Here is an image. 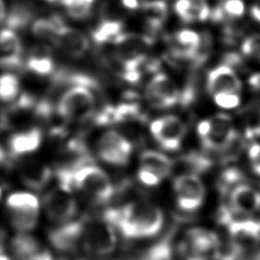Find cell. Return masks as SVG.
<instances>
[{"mask_svg":"<svg viewBox=\"0 0 260 260\" xmlns=\"http://www.w3.org/2000/svg\"><path fill=\"white\" fill-rule=\"evenodd\" d=\"M103 219L128 239L155 236L161 229V210L149 202H132L120 208H110L103 213Z\"/></svg>","mask_w":260,"mask_h":260,"instance_id":"obj_1","label":"cell"},{"mask_svg":"<svg viewBox=\"0 0 260 260\" xmlns=\"http://www.w3.org/2000/svg\"><path fill=\"white\" fill-rule=\"evenodd\" d=\"M94 108L95 100L90 89L84 86H72L60 99L57 114L65 121L84 122L92 119L95 114Z\"/></svg>","mask_w":260,"mask_h":260,"instance_id":"obj_2","label":"cell"},{"mask_svg":"<svg viewBox=\"0 0 260 260\" xmlns=\"http://www.w3.org/2000/svg\"><path fill=\"white\" fill-rule=\"evenodd\" d=\"M75 189L86 193L96 203H106L114 195L115 189L107 174L93 164L85 165L74 173Z\"/></svg>","mask_w":260,"mask_h":260,"instance_id":"obj_3","label":"cell"},{"mask_svg":"<svg viewBox=\"0 0 260 260\" xmlns=\"http://www.w3.org/2000/svg\"><path fill=\"white\" fill-rule=\"evenodd\" d=\"M117 246L114 226L105 219L83 218L82 248L95 255H109Z\"/></svg>","mask_w":260,"mask_h":260,"instance_id":"obj_4","label":"cell"},{"mask_svg":"<svg viewBox=\"0 0 260 260\" xmlns=\"http://www.w3.org/2000/svg\"><path fill=\"white\" fill-rule=\"evenodd\" d=\"M173 186L177 194V204L181 209L195 211L203 203L205 187L197 175H180L174 180Z\"/></svg>","mask_w":260,"mask_h":260,"instance_id":"obj_5","label":"cell"},{"mask_svg":"<svg viewBox=\"0 0 260 260\" xmlns=\"http://www.w3.org/2000/svg\"><path fill=\"white\" fill-rule=\"evenodd\" d=\"M132 152L130 141L121 133L106 131L98 141V154L102 160L114 166H124Z\"/></svg>","mask_w":260,"mask_h":260,"instance_id":"obj_6","label":"cell"},{"mask_svg":"<svg viewBox=\"0 0 260 260\" xmlns=\"http://www.w3.org/2000/svg\"><path fill=\"white\" fill-rule=\"evenodd\" d=\"M150 132L153 138L166 150H177L186 133L184 123L174 115H167L150 123Z\"/></svg>","mask_w":260,"mask_h":260,"instance_id":"obj_7","label":"cell"},{"mask_svg":"<svg viewBox=\"0 0 260 260\" xmlns=\"http://www.w3.org/2000/svg\"><path fill=\"white\" fill-rule=\"evenodd\" d=\"M72 192L57 187L50 191L44 199V206L47 216L54 221H68L77 212V204L72 197Z\"/></svg>","mask_w":260,"mask_h":260,"instance_id":"obj_8","label":"cell"},{"mask_svg":"<svg viewBox=\"0 0 260 260\" xmlns=\"http://www.w3.org/2000/svg\"><path fill=\"white\" fill-rule=\"evenodd\" d=\"M145 95L154 108L167 109L179 103L180 91L167 75L158 73L147 84Z\"/></svg>","mask_w":260,"mask_h":260,"instance_id":"obj_9","label":"cell"},{"mask_svg":"<svg viewBox=\"0 0 260 260\" xmlns=\"http://www.w3.org/2000/svg\"><path fill=\"white\" fill-rule=\"evenodd\" d=\"M210 132L202 138V144L207 149L225 150L237 139L238 134L233 128L231 118L225 114H217L210 119Z\"/></svg>","mask_w":260,"mask_h":260,"instance_id":"obj_10","label":"cell"},{"mask_svg":"<svg viewBox=\"0 0 260 260\" xmlns=\"http://www.w3.org/2000/svg\"><path fill=\"white\" fill-rule=\"evenodd\" d=\"M83 218L69 221L58 229L53 230L49 235L51 244L60 252L71 253L82 247Z\"/></svg>","mask_w":260,"mask_h":260,"instance_id":"obj_11","label":"cell"},{"mask_svg":"<svg viewBox=\"0 0 260 260\" xmlns=\"http://www.w3.org/2000/svg\"><path fill=\"white\" fill-rule=\"evenodd\" d=\"M206 87L211 94L218 92L238 93L242 88V82L232 67L222 64L209 71Z\"/></svg>","mask_w":260,"mask_h":260,"instance_id":"obj_12","label":"cell"},{"mask_svg":"<svg viewBox=\"0 0 260 260\" xmlns=\"http://www.w3.org/2000/svg\"><path fill=\"white\" fill-rule=\"evenodd\" d=\"M230 207L234 213H254L260 209V193L251 186L238 185L231 192Z\"/></svg>","mask_w":260,"mask_h":260,"instance_id":"obj_13","label":"cell"},{"mask_svg":"<svg viewBox=\"0 0 260 260\" xmlns=\"http://www.w3.org/2000/svg\"><path fill=\"white\" fill-rule=\"evenodd\" d=\"M55 45L73 58L84 56L89 49V41L86 36L82 31L67 25L59 30Z\"/></svg>","mask_w":260,"mask_h":260,"instance_id":"obj_14","label":"cell"},{"mask_svg":"<svg viewBox=\"0 0 260 260\" xmlns=\"http://www.w3.org/2000/svg\"><path fill=\"white\" fill-rule=\"evenodd\" d=\"M20 176L23 183L30 189L41 190L52 178L50 167L36 160H27L20 164Z\"/></svg>","mask_w":260,"mask_h":260,"instance_id":"obj_15","label":"cell"},{"mask_svg":"<svg viewBox=\"0 0 260 260\" xmlns=\"http://www.w3.org/2000/svg\"><path fill=\"white\" fill-rule=\"evenodd\" d=\"M42 131L39 128H31L24 132L13 134L9 138V150L12 156H20L37 150L41 144Z\"/></svg>","mask_w":260,"mask_h":260,"instance_id":"obj_16","label":"cell"},{"mask_svg":"<svg viewBox=\"0 0 260 260\" xmlns=\"http://www.w3.org/2000/svg\"><path fill=\"white\" fill-rule=\"evenodd\" d=\"M189 246L194 253L193 256H199L215 249L219 237L212 232L203 229H192L188 233Z\"/></svg>","mask_w":260,"mask_h":260,"instance_id":"obj_17","label":"cell"},{"mask_svg":"<svg viewBox=\"0 0 260 260\" xmlns=\"http://www.w3.org/2000/svg\"><path fill=\"white\" fill-rule=\"evenodd\" d=\"M140 167L157 174L162 179L168 177L173 169L174 162L164 153L154 150H145L139 156Z\"/></svg>","mask_w":260,"mask_h":260,"instance_id":"obj_18","label":"cell"},{"mask_svg":"<svg viewBox=\"0 0 260 260\" xmlns=\"http://www.w3.org/2000/svg\"><path fill=\"white\" fill-rule=\"evenodd\" d=\"M230 237L236 242H254L260 239V221L235 220L226 224Z\"/></svg>","mask_w":260,"mask_h":260,"instance_id":"obj_19","label":"cell"},{"mask_svg":"<svg viewBox=\"0 0 260 260\" xmlns=\"http://www.w3.org/2000/svg\"><path fill=\"white\" fill-rule=\"evenodd\" d=\"M63 18L59 15H53L51 18H39L31 24V31L35 37L41 40L56 44L59 30L65 26Z\"/></svg>","mask_w":260,"mask_h":260,"instance_id":"obj_20","label":"cell"},{"mask_svg":"<svg viewBox=\"0 0 260 260\" xmlns=\"http://www.w3.org/2000/svg\"><path fill=\"white\" fill-rule=\"evenodd\" d=\"M32 17L34 11L30 6L24 3H16L11 7L4 21L6 28L11 30H19L24 29L31 21Z\"/></svg>","mask_w":260,"mask_h":260,"instance_id":"obj_21","label":"cell"},{"mask_svg":"<svg viewBox=\"0 0 260 260\" xmlns=\"http://www.w3.org/2000/svg\"><path fill=\"white\" fill-rule=\"evenodd\" d=\"M11 250L16 260H26L41 251L39 242L31 236L19 234L11 241Z\"/></svg>","mask_w":260,"mask_h":260,"instance_id":"obj_22","label":"cell"},{"mask_svg":"<svg viewBox=\"0 0 260 260\" xmlns=\"http://www.w3.org/2000/svg\"><path fill=\"white\" fill-rule=\"evenodd\" d=\"M10 211V220L16 230L26 232L36 226L39 216V208H23Z\"/></svg>","mask_w":260,"mask_h":260,"instance_id":"obj_23","label":"cell"},{"mask_svg":"<svg viewBox=\"0 0 260 260\" xmlns=\"http://www.w3.org/2000/svg\"><path fill=\"white\" fill-rule=\"evenodd\" d=\"M123 23L119 20H103L94 29L91 30V39L96 44H104L113 41L121 34Z\"/></svg>","mask_w":260,"mask_h":260,"instance_id":"obj_24","label":"cell"},{"mask_svg":"<svg viewBox=\"0 0 260 260\" xmlns=\"http://www.w3.org/2000/svg\"><path fill=\"white\" fill-rule=\"evenodd\" d=\"M243 254V246L234 239L222 240L219 238L218 243L213 250L215 260H239Z\"/></svg>","mask_w":260,"mask_h":260,"instance_id":"obj_25","label":"cell"},{"mask_svg":"<svg viewBox=\"0 0 260 260\" xmlns=\"http://www.w3.org/2000/svg\"><path fill=\"white\" fill-rule=\"evenodd\" d=\"M19 92V81L16 75L5 73L0 75V101L14 102Z\"/></svg>","mask_w":260,"mask_h":260,"instance_id":"obj_26","label":"cell"},{"mask_svg":"<svg viewBox=\"0 0 260 260\" xmlns=\"http://www.w3.org/2000/svg\"><path fill=\"white\" fill-rule=\"evenodd\" d=\"M173 246L169 239H164L146 250L140 260H172Z\"/></svg>","mask_w":260,"mask_h":260,"instance_id":"obj_27","label":"cell"},{"mask_svg":"<svg viewBox=\"0 0 260 260\" xmlns=\"http://www.w3.org/2000/svg\"><path fill=\"white\" fill-rule=\"evenodd\" d=\"M6 205L10 210L23 208H39V199L27 192H16L8 196Z\"/></svg>","mask_w":260,"mask_h":260,"instance_id":"obj_28","label":"cell"},{"mask_svg":"<svg viewBox=\"0 0 260 260\" xmlns=\"http://www.w3.org/2000/svg\"><path fill=\"white\" fill-rule=\"evenodd\" d=\"M179 165H184L187 171H189L188 174H193L196 175L198 173H202L207 171L212 162L208 157H205L204 155L198 154V153H191L183 156Z\"/></svg>","mask_w":260,"mask_h":260,"instance_id":"obj_29","label":"cell"},{"mask_svg":"<svg viewBox=\"0 0 260 260\" xmlns=\"http://www.w3.org/2000/svg\"><path fill=\"white\" fill-rule=\"evenodd\" d=\"M0 50L6 55L22 54V45L18 36L9 28H4L0 31Z\"/></svg>","mask_w":260,"mask_h":260,"instance_id":"obj_30","label":"cell"},{"mask_svg":"<svg viewBox=\"0 0 260 260\" xmlns=\"http://www.w3.org/2000/svg\"><path fill=\"white\" fill-rule=\"evenodd\" d=\"M26 70L37 75H52L55 71V64L51 57H32L26 59Z\"/></svg>","mask_w":260,"mask_h":260,"instance_id":"obj_31","label":"cell"},{"mask_svg":"<svg viewBox=\"0 0 260 260\" xmlns=\"http://www.w3.org/2000/svg\"><path fill=\"white\" fill-rule=\"evenodd\" d=\"M210 14L211 10L206 0H190V8L183 21L187 23L195 20L204 21L210 17Z\"/></svg>","mask_w":260,"mask_h":260,"instance_id":"obj_32","label":"cell"},{"mask_svg":"<svg viewBox=\"0 0 260 260\" xmlns=\"http://www.w3.org/2000/svg\"><path fill=\"white\" fill-rule=\"evenodd\" d=\"M116 108V123L139 119L140 108L135 103H123Z\"/></svg>","mask_w":260,"mask_h":260,"instance_id":"obj_33","label":"cell"},{"mask_svg":"<svg viewBox=\"0 0 260 260\" xmlns=\"http://www.w3.org/2000/svg\"><path fill=\"white\" fill-rule=\"evenodd\" d=\"M0 68L9 71L23 72L26 70V60L21 55L11 54L0 57Z\"/></svg>","mask_w":260,"mask_h":260,"instance_id":"obj_34","label":"cell"},{"mask_svg":"<svg viewBox=\"0 0 260 260\" xmlns=\"http://www.w3.org/2000/svg\"><path fill=\"white\" fill-rule=\"evenodd\" d=\"M142 9L149 14L148 18H156L165 21L167 17V4L162 0L146 1L142 4Z\"/></svg>","mask_w":260,"mask_h":260,"instance_id":"obj_35","label":"cell"},{"mask_svg":"<svg viewBox=\"0 0 260 260\" xmlns=\"http://www.w3.org/2000/svg\"><path fill=\"white\" fill-rule=\"evenodd\" d=\"M175 39L179 46L186 48H199L201 42V36L191 29H182L178 31Z\"/></svg>","mask_w":260,"mask_h":260,"instance_id":"obj_36","label":"cell"},{"mask_svg":"<svg viewBox=\"0 0 260 260\" xmlns=\"http://www.w3.org/2000/svg\"><path fill=\"white\" fill-rule=\"evenodd\" d=\"M215 104L222 109H235L240 105L241 99L238 93L234 92H218L213 94Z\"/></svg>","mask_w":260,"mask_h":260,"instance_id":"obj_37","label":"cell"},{"mask_svg":"<svg viewBox=\"0 0 260 260\" xmlns=\"http://www.w3.org/2000/svg\"><path fill=\"white\" fill-rule=\"evenodd\" d=\"M242 53L260 60V34H256L247 38L241 47Z\"/></svg>","mask_w":260,"mask_h":260,"instance_id":"obj_38","label":"cell"},{"mask_svg":"<svg viewBox=\"0 0 260 260\" xmlns=\"http://www.w3.org/2000/svg\"><path fill=\"white\" fill-rule=\"evenodd\" d=\"M67 14L74 19H85L90 15L91 5L84 4L78 0H76L73 4L66 7Z\"/></svg>","mask_w":260,"mask_h":260,"instance_id":"obj_39","label":"cell"},{"mask_svg":"<svg viewBox=\"0 0 260 260\" xmlns=\"http://www.w3.org/2000/svg\"><path fill=\"white\" fill-rule=\"evenodd\" d=\"M224 13L229 17H240L245 12V4L243 0H224L220 4Z\"/></svg>","mask_w":260,"mask_h":260,"instance_id":"obj_40","label":"cell"},{"mask_svg":"<svg viewBox=\"0 0 260 260\" xmlns=\"http://www.w3.org/2000/svg\"><path fill=\"white\" fill-rule=\"evenodd\" d=\"M137 177H138V180L146 186H155V185L159 184L160 181L162 180V178L159 177L157 174H155L143 167L139 168Z\"/></svg>","mask_w":260,"mask_h":260,"instance_id":"obj_41","label":"cell"},{"mask_svg":"<svg viewBox=\"0 0 260 260\" xmlns=\"http://www.w3.org/2000/svg\"><path fill=\"white\" fill-rule=\"evenodd\" d=\"M254 173L260 176V143H253L248 151Z\"/></svg>","mask_w":260,"mask_h":260,"instance_id":"obj_42","label":"cell"},{"mask_svg":"<svg viewBox=\"0 0 260 260\" xmlns=\"http://www.w3.org/2000/svg\"><path fill=\"white\" fill-rule=\"evenodd\" d=\"M242 174L236 169L226 170L221 176V185L229 187L235 183H238L242 180Z\"/></svg>","mask_w":260,"mask_h":260,"instance_id":"obj_43","label":"cell"},{"mask_svg":"<svg viewBox=\"0 0 260 260\" xmlns=\"http://www.w3.org/2000/svg\"><path fill=\"white\" fill-rule=\"evenodd\" d=\"M175 11L179 15V17L183 20L185 16L188 13V10L190 8V0H178L175 3Z\"/></svg>","mask_w":260,"mask_h":260,"instance_id":"obj_44","label":"cell"},{"mask_svg":"<svg viewBox=\"0 0 260 260\" xmlns=\"http://www.w3.org/2000/svg\"><path fill=\"white\" fill-rule=\"evenodd\" d=\"M223 64L226 65V66H230V67H233V66H238L242 63V58L239 54L237 53H226L223 57Z\"/></svg>","mask_w":260,"mask_h":260,"instance_id":"obj_45","label":"cell"},{"mask_svg":"<svg viewBox=\"0 0 260 260\" xmlns=\"http://www.w3.org/2000/svg\"><path fill=\"white\" fill-rule=\"evenodd\" d=\"M122 76L125 81L130 83H136L141 77V72L139 70H126L123 71Z\"/></svg>","mask_w":260,"mask_h":260,"instance_id":"obj_46","label":"cell"},{"mask_svg":"<svg viewBox=\"0 0 260 260\" xmlns=\"http://www.w3.org/2000/svg\"><path fill=\"white\" fill-rule=\"evenodd\" d=\"M210 128H211V124H210V119L209 120H203L201 121L198 126H197V132L200 136V138H204L206 137L209 132H210Z\"/></svg>","mask_w":260,"mask_h":260,"instance_id":"obj_47","label":"cell"},{"mask_svg":"<svg viewBox=\"0 0 260 260\" xmlns=\"http://www.w3.org/2000/svg\"><path fill=\"white\" fill-rule=\"evenodd\" d=\"M225 16H226V15H225L224 10H223V8H222L221 5L216 6V7L213 9V11L211 12V14H210L211 19L214 20V21H221V20L224 19Z\"/></svg>","mask_w":260,"mask_h":260,"instance_id":"obj_48","label":"cell"},{"mask_svg":"<svg viewBox=\"0 0 260 260\" xmlns=\"http://www.w3.org/2000/svg\"><path fill=\"white\" fill-rule=\"evenodd\" d=\"M249 85L254 89H260V73H255L251 75L248 79Z\"/></svg>","mask_w":260,"mask_h":260,"instance_id":"obj_49","label":"cell"},{"mask_svg":"<svg viewBox=\"0 0 260 260\" xmlns=\"http://www.w3.org/2000/svg\"><path fill=\"white\" fill-rule=\"evenodd\" d=\"M121 3L124 7L128 9H136L139 7V3L137 0H121Z\"/></svg>","mask_w":260,"mask_h":260,"instance_id":"obj_50","label":"cell"},{"mask_svg":"<svg viewBox=\"0 0 260 260\" xmlns=\"http://www.w3.org/2000/svg\"><path fill=\"white\" fill-rule=\"evenodd\" d=\"M6 18V11L3 0H0V23H2Z\"/></svg>","mask_w":260,"mask_h":260,"instance_id":"obj_51","label":"cell"},{"mask_svg":"<svg viewBox=\"0 0 260 260\" xmlns=\"http://www.w3.org/2000/svg\"><path fill=\"white\" fill-rule=\"evenodd\" d=\"M4 241H5V233L0 230V255L3 254L4 251Z\"/></svg>","mask_w":260,"mask_h":260,"instance_id":"obj_52","label":"cell"},{"mask_svg":"<svg viewBox=\"0 0 260 260\" xmlns=\"http://www.w3.org/2000/svg\"><path fill=\"white\" fill-rule=\"evenodd\" d=\"M5 160H6V154H5V152L3 151V149L0 147V165L4 164Z\"/></svg>","mask_w":260,"mask_h":260,"instance_id":"obj_53","label":"cell"},{"mask_svg":"<svg viewBox=\"0 0 260 260\" xmlns=\"http://www.w3.org/2000/svg\"><path fill=\"white\" fill-rule=\"evenodd\" d=\"M78 1H80V2H82V3H84V4L91 5V4L93 3V1H94V0H78Z\"/></svg>","mask_w":260,"mask_h":260,"instance_id":"obj_54","label":"cell"},{"mask_svg":"<svg viewBox=\"0 0 260 260\" xmlns=\"http://www.w3.org/2000/svg\"><path fill=\"white\" fill-rule=\"evenodd\" d=\"M188 260H205V259H203L202 257H199V256H192Z\"/></svg>","mask_w":260,"mask_h":260,"instance_id":"obj_55","label":"cell"},{"mask_svg":"<svg viewBox=\"0 0 260 260\" xmlns=\"http://www.w3.org/2000/svg\"><path fill=\"white\" fill-rule=\"evenodd\" d=\"M0 260H10V258L7 257V256L4 255V254H1V255H0Z\"/></svg>","mask_w":260,"mask_h":260,"instance_id":"obj_56","label":"cell"},{"mask_svg":"<svg viewBox=\"0 0 260 260\" xmlns=\"http://www.w3.org/2000/svg\"><path fill=\"white\" fill-rule=\"evenodd\" d=\"M46 1H48V2H55V1H57V0H46Z\"/></svg>","mask_w":260,"mask_h":260,"instance_id":"obj_57","label":"cell"},{"mask_svg":"<svg viewBox=\"0 0 260 260\" xmlns=\"http://www.w3.org/2000/svg\"><path fill=\"white\" fill-rule=\"evenodd\" d=\"M1 195H2V190H1V188H0V198H1Z\"/></svg>","mask_w":260,"mask_h":260,"instance_id":"obj_58","label":"cell"}]
</instances>
